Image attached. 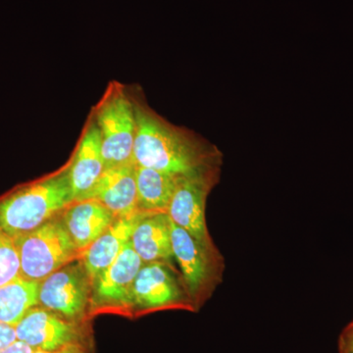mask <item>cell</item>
I'll return each instance as SVG.
<instances>
[{
	"instance_id": "1",
	"label": "cell",
	"mask_w": 353,
	"mask_h": 353,
	"mask_svg": "<svg viewBox=\"0 0 353 353\" xmlns=\"http://www.w3.org/2000/svg\"><path fill=\"white\" fill-rule=\"evenodd\" d=\"M137 132L132 161L176 176L222 165V153L196 134L174 126L148 106L134 101Z\"/></svg>"
},
{
	"instance_id": "2",
	"label": "cell",
	"mask_w": 353,
	"mask_h": 353,
	"mask_svg": "<svg viewBox=\"0 0 353 353\" xmlns=\"http://www.w3.org/2000/svg\"><path fill=\"white\" fill-rule=\"evenodd\" d=\"M74 197L68 166L55 175L21 185L0 199V228L13 238L34 231L59 213Z\"/></svg>"
},
{
	"instance_id": "3",
	"label": "cell",
	"mask_w": 353,
	"mask_h": 353,
	"mask_svg": "<svg viewBox=\"0 0 353 353\" xmlns=\"http://www.w3.org/2000/svg\"><path fill=\"white\" fill-rule=\"evenodd\" d=\"M14 239L19 253L20 276L32 282L41 283L65 265L80 259L81 253L61 216Z\"/></svg>"
},
{
	"instance_id": "4",
	"label": "cell",
	"mask_w": 353,
	"mask_h": 353,
	"mask_svg": "<svg viewBox=\"0 0 353 353\" xmlns=\"http://www.w3.org/2000/svg\"><path fill=\"white\" fill-rule=\"evenodd\" d=\"M106 169L134 164L137 119L134 101L119 83H111L94 109Z\"/></svg>"
},
{
	"instance_id": "5",
	"label": "cell",
	"mask_w": 353,
	"mask_h": 353,
	"mask_svg": "<svg viewBox=\"0 0 353 353\" xmlns=\"http://www.w3.org/2000/svg\"><path fill=\"white\" fill-rule=\"evenodd\" d=\"M172 250L180 266L183 284L196 310L222 283L225 260L220 250L202 245L192 234L172 222Z\"/></svg>"
},
{
	"instance_id": "6",
	"label": "cell",
	"mask_w": 353,
	"mask_h": 353,
	"mask_svg": "<svg viewBox=\"0 0 353 353\" xmlns=\"http://www.w3.org/2000/svg\"><path fill=\"white\" fill-rule=\"evenodd\" d=\"M221 166L210 167L180 176L169 205L168 215L202 245L216 248L206 225V201L220 181Z\"/></svg>"
},
{
	"instance_id": "7",
	"label": "cell",
	"mask_w": 353,
	"mask_h": 353,
	"mask_svg": "<svg viewBox=\"0 0 353 353\" xmlns=\"http://www.w3.org/2000/svg\"><path fill=\"white\" fill-rule=\"evenodd\" d=\"M132 306L141 311L176 308L196 311L182 276L165 262L143 265L132 287Z\"/></svg>"
},
{
	"instance_id": "8",
	"label": "cell",
	"mask_w": 353,
	"mask_h": 353,
	"mask_svg": "<svg viewBox=\"0 0 353 353\" xmlns=\"http://www.w3.org/2000/svg\"><path fill=\"white\" fill-rule=\"evenodd\" d=\"M90 299L92 281L80 259L39 283V305L66 319L82 317Z\"/></svg>"
},
{
	"instance_id": "9",
	"label": "cell",
	"mask_w": 353,
	"mask_h": 353,
	"mask_svg": "<svg viewBox=\"0 0 353 353\" xmlns=\"http://www.w3.org/2000/svg\"><path fill=\"white\" fill-rule=\"evenodd\" d=\"M143 264L130 241L113 263L92 281L90 301L101 307L132 306V287Z\"/></svg>"
},
{
	"instance_id": "10",
	"label": "cell",
	"mask_w": 353,
	"mask_h": 353,
	"mask_svg": "<svg viewBox=\"0 0 353 353\" xmlns=\"http://www.w3.org/2000/svg\"><path fill=\"white\" fill-rule=\"evenodd\" d=\"M15 328L18 340L34 350L58 352L77 338L75 327L66 318L39 305L30 309Z\"/></svg>"
},
{
	"instance_id": "11",
	"label": "cell",
	"mask_w": 353,
	"mask_h": 353,
	"mask_svg": "<svg viewBox=\"0 0 353 353\" xmlns=\"http://www.w3.org/2000/svg\"><path fill=\"white\" fill-rule=\"evenodd\" d=\"M87 199L101 202L117 218L139 213L134 164L106 169L83 201Z\"/></svg>"
},
{
	"instance_id": "12",
	"label": "cell",
	"mask_w": 353,
	"mask_h": 353,
	"mask_svg": "<svg viewBox=\"0 0 353 353\" xmlns=\"http://www.w3.org/2000/svg\"><path fill=\"white\" fill-rule=\"evenodd\" d=\"M105 171L101 141L94 118L88 123L75 155L68 165L74 202L82 201Z\"/></svg>"
},
{
	"instance_id": "13",
	"label": "cell",
	"mask_w": 353,
	"mask_h": 353,
	"mask_svg": "<svg viewBox=\"0 0 353 353\" xmlns=\"http://www.w3.org/2000/svg\"><path fill=\"white\" fill-rule=\"evenodd\" d=\"M65 228L82 253L117 219L103 204L94 199L73 202L61 214Z\"/></svg>"
},
{
	"instance_id": "14",
	"label": "cell",
	"mask_w": 353,
	"mask_h": 353,
	"mask_svg": "<svg viewBox=\"0 0 353 353\" xmlns=\"http://www.w3.org/2000/svg\"><path fill=\"white\" fill-rule=\"evenodd\" d=\"M131 243L143 263L172 264V221L168 213H141L132 231Z\"/></svg>"
},
{
	"instance_id": "15",
	"label": "cell",
	"mask_w": 353,
	"mask_h": 353,
	"mask_svg": "<svg viewBox=\"0 0 353 353\" xmlns=\"http://www.w3.org/2000/svg\"><path fill=\"white\" fill-rule=\"evenodd\" d=\"M141 213L117 218L97 241L81 253L80 259L87 270L90 281L113 263L125 245L131 241L132 231Z\"/></svg>"
},
{
	"instance_id": "16",
	"label": "cell",
	"mask_w": 353,
	"mask_h": 353,
	"mask_svg": "<svg viewBox=\"0 0 353 353\" xmlns=\"http://www.w3.org/2000/svg\"><path fill=\"white\" fill-rule=\"evenodd\" d=\"M136 178L139 212L145 214L168 212L180 176L136 166Z\"/></svg>"
},
{
	"instance_id": "17",
	"label": "cell",
	"mask_w": 353,
	"mask_h": 353,
	"mask_svg": "<svg viewBox=\"0 0 353 353\" xmlns=\"http://www.w3.org/2000/svg\"><path fill=\"white\" fill-rule=\"evenodd\" d=\"M39 283L19 277L0 287V322L16 326L26 313L39 305Z\"/></svg>"
},
{
	"instance_id": "18",
	"label": "cell",
	"mask_w": 353,
	"mask_h": 353,
	"mask_svg": "<svg viewBox=\"0 0 353 353\" xmlns=\"http://www.w3.org/2000/svg\"><path fill=\"white\" fill-rule=\"evenodd\" d=\"M19 253L15 239L0 228V287L21 277Z\"/></svg>"
},
{
	"instance_id": "19",
	"label": "cell",
	"mask_w": 353,
	"mask_h": 353,
	"mask_svg": "<svg viewBox=\"0 0 353 353\" xmlns=\"http://www.w3.org/2000/svg\"><path fill=\"white\" fill-rule=\"evenodd\" d=\"M17 340L15 326L0 322V353Z\"/></svg>"
},
{
	"instance_id": "20",
	"label": "cell",
	"mask_w": 353,
	"mask_h": 353,
	"mask_svg": "<svg viewBox=\"0 0 353 353\" xmlns=\"http://www.w3.org/2000/svg\"><path fill=\"white\" fill-rule=\"evenodd\" d=\"M339 353H353V321L341 332L339 339Z\"/></svg>"
},
{
	"instance_id": "21",
	"label": "cell",
	"mask_w": 353,
	"mask_h": 353,
	"mask_svg": "<svg viewBox=\"0 0 353 353\" xmlns=\"http://www.w3.org/2000/svg\"><path fill=\"white\" fill-rule=\"evenodd\" d=\"M34 348L30 347L24 341L17 340L1 353H34Z\"/></svg>"
},
{
	"instance_id": "22",
	"label": "cell",
	"mask_w": 353,
	"mask_h": 353,
	"mask_svg": "<svg viewBox=\"0 0 353 353\" xmlns=\"http://www.w3.org/2000/svg\"><path fill=\"white\" fill-rule=\"evenodd\" d=\"M34 353H72V352H65V350H58V352H48V350H34Z\"/></svg>"
}]
</instances>
